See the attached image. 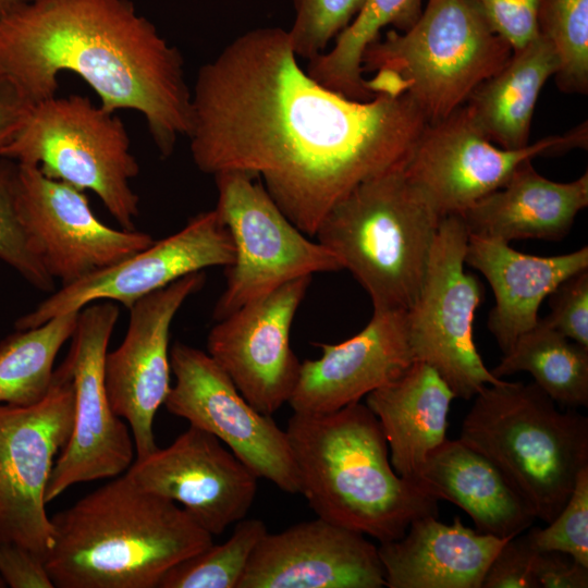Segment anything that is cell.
<instances>
[{
	"instance_id": "obj_2",
	"label": "cell",
	"mask_w": 588,
	"mask_h": 588,
	"mask_svg": "<svg viewBox=\"0 0 588 588\" xmlns=\"http://www.w3.org/2000/svg\"><path fill=\"white\" fill-rule=\"evenodd\" d=\"M100 106L139 112L162 157L192 121L180 50L130 0H32L0 17V76L33 103L56 96L61 72Z\"/></svg>"
},
{
	"instance_id": "obj_24",
	"label": "cell",
	"mask_w": 588,
	"mask_h": 588,
	"mask_svg": "<svg viewBox=\"0 0 588 588\" xmlns=\"http://www.w3.org/2000/svg\"><path fill=\"white\" fill-rule=\"evenodd\" d=\"M587 206V171L574 181L555 182L539 174L527 160L502 187L475 203L462 218L469 235L506 243L527 238L559 242Z\"/></svg>"
},
{
	"instance_id": "obj_3",
	"label": "cell",
	"mask_w": 588,
	"mask_h": 588,
	"mask_svg": "<svg viewBox=\"0 0 588 588\" xmlns=\"http://www.w3.org/2000/svg\"><path fill=\"white\" fill-rule=\"evenodd\" d=\"M45 558L58 588H158L175 564L213 543L177 503L117 476L51 518Z\"/></svg>"
},
{
	"instance_id": "obj_30",
	"label": "cell",
	"mask_w": 588,
	"mask_h": 588,
	"mask_svg": "<svg viewBox=\"0 0 588 588\" xmlns=\"http://www.w3.org/2000/svg\"><path fill=\"white\" fill-rule=\"evenodd\" d=\"M78 313L17 330L0 343V404L28 406L45 397L52 382L56 357L71 339Z\"/></svg>"
},
{
	"instance_id": "obj_36",
	"label": "cell",
	"mask_w": 588,
	"mask_h": 588,
	"mask_svg": "<svg viewBox=\"0 0 588 588\" xmlns=\"http://www.w3.org/2000/svg\"><path fill=\"white\" fill-rule=\"evenodd\" d=\"M543 319L569 340L588 347V269L560 283L548 296Z\"/></svg>"
},
{
	"instance_id": "obj_23",
	"label": "cell",
	"mask_w": 588,
	"mask_h": 588,
	"mask_svg": "<svg viewBox=\"0 0 588 588\" xmlns=\"http://www.w3.org/2000/svg\"><path fill=\"white\" fill-rule=\"evenodd\" d=\"M509 539L451 524L438 515L411 523L404 535L382 542L378 553L389 588H481L486 572Z\"/></svg>"
},
{
	"instance_id": "obj_5",
	"label": "cell",
	"mask_w": 588,
	"mask_h": 588,
	"mask_svg": "<svg viewBox=\"0 0 588 588\" xmlns=\"http://www.w3.org/2000/svg\"><path fill=\"white\" fill-rule=\"evenodd\" d=\"M458 439L488 458L531 510L551 523L588 466V418L561 412L535 382L486 385Z\"/></svg>"
},
{
	"instance_id": "obj_33",
	"label": "cell",
	"mask_w": 588,
	"mask_h": 588,
	"mask_svg": "<svg viewBox=\"0 0 588 588\" xmlns=\"http://www.w3.org/2000/svg\"><path fill=\"white\" fill-rule=\"evenodd\" d=\"M365 0H293L294 17L287 29L298 58L323 53L353 21Z\"/></svg>"
},
{
	"instance_id": "obj_4",
	"label": "cell",
	"mask_w": 588,
	"mask_h": 588,
	"mask_svg": "<svg viewBox=\"0 0 588 588\" xmlns=\"http://www.w3.org/2000/svg\"><path fill=\"white\" fill-rule=\"evenodd\" d=\"M299 493L330 523L380 543L438 515V500L393 468L381 426L360 402L322 414L293 412L285 429Z\"/></svg>"
},
{
	"instance_id": "obj_17",
	"label": "cell",
	"mask_w": 588,
	"mask_h": 588,
	"mask_svg": "<svg viewBox=\"0 0 588 588\" xmlns=\"http://www.w3.org/2000/svg\"><path fill=\"white\" fill-rule=\"evenodd\" d=\"M311 277L287 282L216 321L207 353L258 412L272 415L287 403L301 362L290 345L291 327Z\"/></svg>"
},
{
	"instance_id": "obj_13",
	"label": "cell",
	"mask_w": 588,
	"mask_h": 588,
	"mask_svg": "<svg viewBox=\"0 0 588 588\" xmlns=\"http://www.w3.org/2000/svg\"><path fill=\"white\" fill-rule=\"evenodd\" d=\"M118 318L119 308L110 301L78 313L64 359L74 384V425L52 467L47 503L73 485L117 477L135 460L128 425L111 409L105 383V358Z\"/></svg>"
},
{
	"instance_id": "obj_39",
	"label": "cell",
	"mask_w": 588,
	"mask_h": 588,
	"mask_svg": "<svg viewBox=\"0 0 588 588\" xmlns=\"http://www.w3.org/2000/svg\"><path fill=\"white\" fill-rule=\"evenodd\" d=\"M0 576L12 588H54L45 559L16 544H0Z\"/></svg>"
},
{
	"instance_id": "obj_27",
	"label": "cell",
	"mask_w": 588,
	"mask_h": 588,
	"mask_svg": "<svg viewBox=\"0 0 588 588\" xmlns=\"http://www.w3.org/2000/svg\"><path fill=\"white\" fill-rule=\"evenodd\" d=\"M558 60L550 44L537 35L512 51L506 64L482 82L464 103L483 135L498 147L519 149L529 145L536 102Z\"/></svg>"
},
{
	"instance_id": "obj_16",
	"label": "cell",
	"mask_w": 588,
	"mask_h": 588,
	"mask_svg": "<svg viewBox=\"0 0 588 588\" xmlns=\"http://www.w3.org/2000/svg\"><path fill=\"white\" fill-rule=\"evenodd\" d=\"M234 246L229 230L216 209L192 217L177 232L134 255L61 286L38 306L20 318L24 330L85 306L110 301L131 308L142 297L194 272L212 267H229Z\"/></svg>"
},
{
	"instance_id": "obj_37",
	"label": "cell",
	"mask_w": 588,
	"mask_h": 588,
	"mask_svg": "<svg viewBox=\"0 0 588 588\" xmlns=\"http://www.w3.org/2000/svg\"><path fill=\"white\" fill-rule=\"evenodd\" d=\"M489 27L512 48L522 49L537 35L541 0H468Z\"/></svg>"
},
{
	"instance_id": "obj_12",
	"label": "cell",
	"mask_w": 588,
	"mask_h": 588,
	"mask_svg": "<svg viewBox=\"0 0 588 588\" xmlns=\"http://www.w3.org/2000/svg\"><path fill=\"white\" fill-rule=\"evenodd\" d=\"M587 145L588 126L584 122L566 134L548 136L519 149H504L483 135L463 105L443 120L426 124L404 172L443 219L462 216L502 187L523 162L586 149Z\"/></svg>"
},
{
	"instance_id": "obj_32",
	"label": "cell",
	"mask_w": 588,
	"mask_h": 588,
	"mask_svg": "<svg viewBox=\"0 0 588 588\" xmlns=\"http://www.w3.org/2000/svg\"><path fill=\"white\" fill-rule=\"evenodd\" d=\"M537 29L552 47L556 85L563 93L588 91V0H541Z\"/></svg>"
},
{
	"instance_id": "obj_31",
	"label": "cell",
	"mask_w": 588,
	"mask_h": 588,
	"mask_svg": "<svg viewBox=\"0 0 588 588\" xmlns=\"http://www.w3.org/2000/svg\"><path fill=\"white\" fill-rule=\"evenodd\" d=\"M258 518H243L234 524L230 538L212 543L172 566L158 588H237L249 559L267 532Z\"/></svg>"
},
{
	"instance_id": "obj_8",
	"label": "cell",
	"mask_w": 588,
	"mask_h": 588,
	"mask_svg": "<svg viewBox=\"0 0 588 588\" xmlns=\"http://www.w3.org/2000/svg\"><path fill=\"white\" fill-rule=\"evenodd\" d=\"M3 159L36 166L48 177L91 191L125 230H135L139 198L131 180L139 167L115 112L71 95L34 103Z\"/></svg>"
},
{
	"instance_id": "obj_6",
	"label": "cell",
	"mask_w": 588,
	"mask_h": 588,
	"mask_svg": "<svg viewBox=\"0 0 588 588\" xmlns=\"http://www.w3.org/2000/svg\"><path fill=\"white\" fill-rule=\"evenodd\" d=\"M440 220L403 167L351 191L315 237L367 292L373 311L407 310L422 286Z\"/></svg>"
},
{
	"instance_id": "obj_35",
	"label": "cell",
	"mask_w": 588,
	"mask_h": 588,
	"mask_svg": "<svg viewBox=\"0 0 588 588\" xmlns=\"http://www.w3.org/2000/svg\"><path fill=\"white\" fill-rule=\"evenodd\" d=\"M526 532L537 551H558L588 567V466L577 476L574 489L555 518L544 528Z\"/></svg>"
},
{
	"instance_id": "obj_34",
	"label": "cell",
	"mask_w": 588,
	"mask_h": 588,
	"mask_svg": "<svg viewBox=\"0 0 588 588\" xmlns=\"http://www.w3.org/2000/svg\"><path fill=\"white\" fill-rule=\"evenodd\" d=\"M16 164L0 158V259L30 284L52 291L53 278L32 249L16 208Z\"/></svg>"
},
{
	"instance_id": "obj_14",
	"label": "cell",
	"mask_w": 588,
	"mask_h": 588,
	"mask_svg": "<svg viewBox=\"0 0 588 588\" xmlns=\"http://www.w3.org/2000/svg\"><path fill=\"white\" fill-rule=\"evenodd\" d=\"M175 382L167 411L216 436L258 478L282 491L299 493L295 462L285 430L271 415L254 408L208 353L176 342L170 350Z\"/></svg>"
},
{
	"instance_id": "obj_28",
	"label": "cell",
	"mask_w": 588,
	"mask_h": 588,
	"mask_svg": "<svg viewBox=\"0 0 588 588\" xmlns=\"http://www.w3.org/2000/svg\"><path fill=\"white\" fill-rule=\"evenodd\" d=\"M490 371L499 379L529 372L555 403L571 408L588 406V347L569 340L543 318L518 336Z\"/></svg>"
},
{
	"instance_id": "obj_42",
	"label": "cell",
	"mask_w": 588,
	"mask_h": 588,
	"mask_svg": "<svg viewBox=\"0 0 588 588\" xmlns=\"http://www.w3.org/2000/svg\"><path fill=\"white\" fill-rule=\"evenodd\" d=\"M32 0H0V17Z\"/></svg>"
},
{
	"instance_id": "obj_1",
	"label": "cell",
	"mask_w": 588,
	"mask_h": 588,
	"mask_svg": "<svg viewBox=\"0 0 588 588\" xmlns=\"http://www.w3.org/2000/svg\"><path fill=\"white\" fill-rule=\"evenodd\" d=\"M428 122L407 96L355 100L298 63L287 29L233 39L201 65L187 134L196 167L254 174L308 236L360 183L405 167Z\"/></svg>"
},
{
	"instance_id": "obj_26",
	"label": "cell",
	"mask_w": 588,
	"mask_h": 588,
	"mask_svg": "<svg viewBox=\"0 0 588 588\" xmlns=\"http://www.w3.org/2000/svg\"><path fill=\"white\" fill-rule=\"evenodd\" d=\"M455 394L429 365L414 362L399 378L366 395L388 442L390 461L403 478L417 480L427 457L445 439Z\"/></svg>"
},
{
	"instance_id": "obj_20",
	"label": "cell",
	"mask_w": 588,
	"mask_h": 588,
	"mask_svg": "<svg viewBox=\"0 0 588 588\" xmlns=\"http://www.w3.org/2000/svg\"><path fill=\"white\" fill-rule=\"evenodd\" d=\"M378 547L321 517L271 534L256 546L237 588H382Z\"/></svg>"
},
{
	"instance_id": "obj_29",
	"label": "cell",
	"mask_w": 588,
	"mask_h": 588,
	"mask_svg": "<svg viewBox=\"0 0 588 588\" xmlns=\"http://www.w3.org/2000/svg\"><path fill=\"white\" fill-rule=\"evenodd\" d=\"M422 0H365L331 48L308 60L306 72L324 87L355 100H369L362 59L387 26L408 29L419 17Z\"/></svg>"
},
{
	"instance_id": "obj_11",
	"label": "cell",
	"mask_w": 588,
	"mask_h": 588,
	"mask_svg": "<svg viewBox=\"0 0 588 588\" xmlns=\"http://www.w3.org/2000/svg\"><path fill=\"white\" fill-rule=\"evenodd\" d=\"M75 393L63 362L42 400L28 406L0 404V544L46 558L53 543L46 489L56 455L74 425Z\"/></svg>"
},
{
	"instance_id": "obj_21",
	"label": "cell",
	"mask_w": 588,
	"mask_h": 588,
	"mask_svg": "<svg viewBox=\"0 0 588 588\" xmlns=\"http://www.w3.org/2000/svg\"><path fill=\"white\" fill-rule=\"evenodd\" d=\"M322 355L301 363L289 400L293 412L322 414L360 402L402 376L415 362L407 310L373 311L369 322L338 344L319 343Z\"/></svg>"
},
{
	"instance_id": "obj_43",
	"label": "cell",
	"mask_w": 588,
	"mask_h": 588,
	"mask_svg": "<svg viewBox=\"0 0 588 588\" xmlns=\"http://www.w3.org/2000/svg\"><path fill=\"white\" fill-rule=\"evenodd\" d=\"M4 586H5V583L3 581V579H2L1 576H0V588H1V587H4Z\"/></svg>"
},
{
	"instance_id": "obj_25",
	"label": "cell",
	"mask_w": 588,
	"mask_h": 588,
	"mask_svg": "<svg viewBox=\"0 0 588 588\" xmlns=\"http://www.w3.org/2000/svg\"><path fill=\"white\" fill-rule=\"evenodd\" d=\"M416 482L438 501L461 507L476 530L511 539L531 527V510L482 454L445 439L427 457Z\"/></svg>"
},
{
	"instance_id": "obj_22",
	"label": "cell",
	"mask_w": 588,
	"mask_h": 588,
	"mask_svg": "<svg viewBox=\"0 0 588 588\" xmlns=\"http://www.w3.org/2000/svg\"><path fill=\"white\" fill-rule=\"evenodd\" d=\"M464 261L489 282L494 305L487 327L503 354L534 328L542 302L564 280L588 269V247L559 256H535L509 243L468 234Z\"/></svg>"
},
{
	"instance_id": "obj_19",
	"label": "cell",
	"mask_w": 588,
	"mask_h": 588,
	"mask_svg": "<svg viewBox=\"0 0 588 588\" xmlns=\"http://www.w3.org/2000/svg\"><path fill=\"white\" fill-rule=\"evenodd\" d=\"M125 475L181 504L212 536L245 518L259 479L216 436L191 425L169 446L134 460Z\"/></svg>"
},
{
	"instance_id": "obj_40",
	"label": "cell",
	"mask_w": 588,
	"mask_h": 588,
	"mask_svg": "<svg viewBox=\"0 0 588 588\" xmlns=\"http://www.w3.org/2000/svg\"><path fill=\"white\" fill-rule=\"evenodd\" d=\"M532 572L538 588L588 587V567L562 552L537 551Z\"/></svg>"
},
{
	"instance_id": "obj_9",
	"label": "cell",
	"mask_w": 588,
	"mask_h": 588,
	"mask_svg": "<svg viewBox=\"0 0 588 588\" xmlns=\"http://www.w3.org/2000/svg\"><path fill=\"white\" fill-rule=\"evenodd\" d=\"M213 176L215 209L234 246L225 287L213 308L216 321L287 282L343 270L330 250L292 223L259 177L237 170Z\"/></svg>"
},
{
	"instance_id": "obj_10",
	"label": "cell",
	"mask_w": 588,
	"mask_h": 588,
	"mask_svg": "<svg viewBox=\"0 0 588 588\" xmlns=\"http://www.w3.org/2000/svg\"><path fill=\"white\" fill-rule=\"evenodd\" d=\"M468 231L462 216L440 220L414 304L407 309L415 362L431 366L456 397L470 400L498 384L474 341V319L483 299L480 281L464 270Z\"/></svg>"
},
{
	"instance_id": "obj_18",
	"label": "cell",
	"mask_w": 588,
	"mask_h": 588,
	"mask_svg": "<svg viewBox=\"0 0 588 588\" xmlns=\"http://www.w3.org/2000/svg\"><path fill=\"white\" fill-rule=\"evenodd\" d=\"M206 281L203 271L185 275L133 304L122 343L105 358V383L113 413L127 421L135 460L154 453V420L170 391V328L184 302Z\"/></svg>"
},
{
	"instance_id": "obj_41",
	"label": "cell",
	"mask_w": 588,
	"mask_h": 588,
	"mask_svg": "<svg viewBox=\"0 0 588 588\" xmlns=\"http://www.w3.org/2000/svg\"><path fill=\"white\" fill-rule=\"evenodd\" d=\"M33 105L10 79L0 76V158L22 128Z\"/></svg>"
},
{
	"instance_id": "obj_15",
	"label": "cell",
	"mask_w": 588,
	"mask_h": 588,
	"mask_svg": "<svg viewBox=\"0 0 588 588\" xmlns=\"http://www.w3.org/2000/svg\"><path fill=\"white\" fill-rule=\"evenodd\" d=\"M16 208L29 245L62 286L110 267L154 243L151 235L101 222L88 199L38 167L16 162Z\"/></svg>"
},
{
	"instance_id": "obj_38",
	"label": "cell",
	"mask_w": 588,
	"mask_h": 588,
	"mask_svg": "<svg viewBox=\"0 0 588 588\" xmlns=\"http://www.w3.org/2000/svg\"><path fill=\"white\" fill-rule=\"evenodd\" d=\"M536 553L527 534L506 540L490 563L481 588H538L532 572Z\"/></svg>"
},
{
	"instance_id": "obj_7",
	"label": "cell",
	"mask_w": 588,
	"mask_h": 588,
	"mask_svg": "<svg viewBox=\"0 0 588 588\" xmlns=\"http://www.w3.org/2000/svg\"><path fill=\"white\" fill-rule=\"evenodd\" d=\"M512 56L468 0H428L406 30H388L364 51L366 87L407 96L428 123L443 120L500 71Z\"/></svg>"
}]
</instances>
